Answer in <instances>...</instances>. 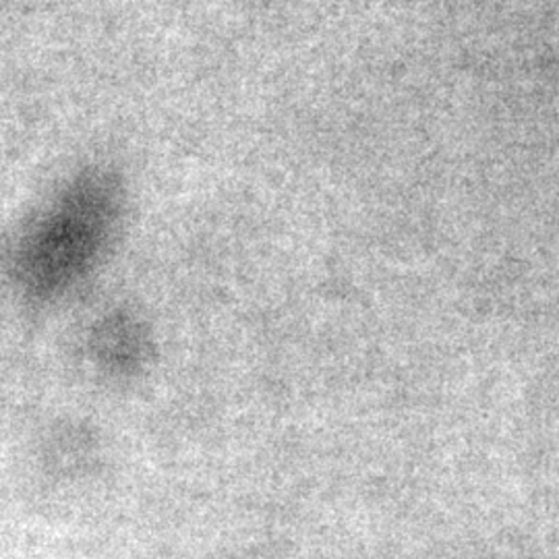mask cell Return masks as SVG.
I'll list each match as a JSON object with an SVG mask.
<instances>
[{
  "mask_svg": "<svg viewBox=\"0 0 559 559\" xmlns=\"http://www.w3.org/2000/svg\"><path fill=\"white\" fill-rule=\"evenodd\" d=\"M120 201L112 168L92 166L69 180L11 247V272L21 290L34 300H52L75 288L108 249Z\"/></svg>",
  "mask_w": 559,
  "mask_h": 559,
  "instance_id": "6da1fadb",
  "label": "cell"
},
{
  "mask_svg": "<svg viewBox=\"0 0 559 559\" xmlns=\"http://www.w3.org/2000/svg\"><path fill=\"white\" fill-rule=\"evenodd\" d=\"M138 348H140V342H138L135 330L129 323L120 321L119 318L110 321L98 334L100 357L108 365H112L115 369L129 367L135 359Z\"/></svg>",
  "mask_w": 559,
  "mask_h": 559,
  "instance_id": "7a4b0ae2",
  "label": "cell"
}]
</instances>
